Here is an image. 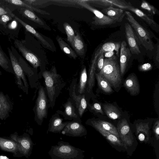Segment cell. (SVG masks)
<instances>
[{"label": "cell", "mask_w": 159, "mask_h": 159, "mask_svg": "<svg viewBox=\"0 0 159 159\" xmlns=\"http://www.w3.org/2000/svg\"><path fill=\"white\" fill-rule=\"evenodd\" d=\"M25 32L24 39L20 40L16 39H14V46L23 57L34 68L37 69L41 65L40 51L36 45L37 41L30 33L27 31Z\"/></svg>", "instance_id": "cell-1"}, {"label": "cell", "mask_w": 159, "mask_h": 159, "mask_svg": "<svg viewBox=\"0 0 159 159\" xmlns=\"http://www.w3.org/2000/svg\"><path fill=\"white\" fill-rule=\"evenodd\" d=\"M84 152L68 142L61 141L51 146L48 153L51 159H84Z\"/></svg>", "instance_id": "cell-2"}, {"label": "cell", "mask_w": 159, "mask_h": 159, "mask_svg": "<svg viewBox=\"0 0 159 159\" xmlns=\"http://www.w3.org/2000/svg\"><path fill=\"white\" fill-rule=\"evenodd\" d=\"M98 73L106 80L111 86L115 88L119 87L121 83L120 68L117 57L115 55L104 59L103 67Z\"/></svg>", "instance_id": "cell-3"}, {"label": "cell", "mask_w": 159, "mask_h": 159, "mask_svg": "<svg viewBox=\"0 0 159 159\" xmlns=\"http://www.w3.org/2000/svg\"><path fill=\"white\" fill-rule=\"evenodd\" d=\"M125 12L126 18L135 31L139 42L146 50L152 51L154 48L149 32L136 21L130 12L128 11Z\"/></svg>", "instance_id": "cell-4"}, {"label": "cell", "mask_w": 159, "mask_h": 159, "mask_svg": "<svg viewBox=\"0 0 159 159\" xmlns=\"http://www.w3.org/2000/svg\"><path fill=\"white\" fill-rule=\"evenodd\" d=\"M116 129L120 140L125 149L128 151L134 148V146L136 145V140L126 120L123 119L119 121Z\"/></svg>", "instance_id": "cell-5"}, {"label": "cell", "mask_w": 159, "mask_h": 159, "mask_svg": "<svg viewBox=\"0 0 159 159\" xmlns=\"http://www.w3.org/2000/svg\"><path fill=\"white\" fill-rule=\"evenodd\" d=\"M7 50L14 72L15 83L19 89L27 94L28 93L29 84L25 73L11 48L8 47Z\"/></svg>", "instance_id": "cell-6"}, {"label": "cell", "mask_w": 159, "mask_h": 159, "mask_svg": "<svg viewBox=\"0 0 159 159\" xmlns=\"http://www.w3.org/2000/svg\"><path fill=\"white\" fill-rule=\"evenodd\" d=\"M44 78L47 94L50 100L53 101L57 86L59 75L56 67L53 66L49 71L45 70L42 73Z\"/></svg>", "instance_id": "cell-7"}, {"label": "cell", "mask_w": 159, "mask_h": 159, "mask_svg": "<svg viewBox=\"0 0 159 159\" xmlns=\"http://www.w3.org/2000/svg\"><path fill=\"white\" fill-rule=\"evenodd\" d=\"M13 16L25 29L26 31L34 36L44 47L52 52L56 51L54 44L50 38L46 37L37 31L33 27L23 21L14 14Z\"/></svg>", "instance_id": "cell-8"}, {"label": "cell", "mask_w": 159, "mask_h": 159, "mask_svg": "<svg viewBox=\"0 0 159 159\" xmlns=\"http://www.w3.org/2000/svg\"><path fill=\"white\" fill-rule=\"evenodd\" d=\"M77 3L82 7L92 12L95 16L92 23L98 25H110L116 22L105 15L101 12L91 6L86 1H77Z\"/></svg>", "instance_id": "cell-9"}, {"label": "cell", "mask_w": 159, "mask_h": 159, "mask_svg": "<svg viewBox=\"0 0 159 159\" xmlns=\"http://www.w3.org/2000/svg\"><path fill=\"white\" fill-rule=\"evenodd\" d=\"M47 99L44 89H39L38 96L34 108L35 118L39 121H42L47 116Z\"/></svg>", "instance_id": "cell-10"}, {"label": "cell", "mask_w": 159, "mask_h": 159, "mask_svg": "<svg viewBox=\"0 0 159 159\" xmlns=\"http://www.w3.org/2000/svg\"><path fill=\"white\" fill-rule=\"evenodd\" d=\"M61 133L63 135L73 137H81L86 135L87 132L80 123L75 121L68 122Z\"/></svg>", "instance_id": "cell-11"}, {"label": "cell", "mask_w": 159, "mask_h": 159, "mask_svg": "<svg viewBox=\"0 0 159 159\" xmlns=\"http://www.w3.org/2000/svg\"><path fill=\"white\" fill-rule=\"evenodd\" d=\"M126 38L131 53L139 54L141 53L138 44V40L133 29L128 23L125 25Z\"/></svg>", "instance_id": "cell-12"}, {"label": "cell", "mask_w": 159, "mask_h": 159, "mask_svg": "<svg viewBox=\"0 0 159 159\" xmlns=\"http://www.w3.org/2000/svg\"><path fill=\"white\" fill-rule=\"evenodd\" d=\"M13 103L7 94L0 91V119L6 120L12 112Z\"/></svg>", "instance_id": "cell-13"}, {"label": "cell", "mask_w": 159, "mask_h": 159, "mask_svg": "<svg viewBox=\"0 0 159 159\" xmlns=\"http://www.w3.org/2000/svg\"><path fill=\"white\" fill-rule=\"evenodd\" d=\"M120 48V68L121 75H123L125 72L131 54L125 41H123L121 43Z\"/></svg>", "instance_id": "cell-14"}, {"label": "cell", "mask_w": 159, "mask_h": 159, "mask_svg": "<svg viewBox=\"0 0 159 159\" xmlns=\"http://www.w3.org/2000/svg\"><path fill=\"white\" fill-rule=\"evenodd\" d=\"M16 9L22 16L41 25L45 29L51 30L45 22L39 17L34 11L25 7H17Z\"/></svg>", "instance_id": "cell-15"}, {"label": "cell", "mask_w": 159, "mask_h": 159, "mask_svg": "<svg viewBox=\"0 0 159 159\" xmlns=\"http://www.w3.org/2000/svg\"><path fill=\"white\" fill-rule=\"evenodd\" d=\"M88 2L93 4L100 7H113L116 6L120 9H125L128 6L131 5L129 2H127L125 1L120 0H95L87 1Z\"/></svg>", "instance_id": "cell-16"}, {"label": "cell", "mask_w": 159, "mask_h": 159, "mask_svg": "<svg viewBox=\"0 0 159 159\" xmlns=\"http://www.w3.org/2000/svg\"><path fill=\"white\" fill-rule=\"evenodd\" d=\"M136 136L141 142L147 143L150 139L148 123H140L136 125Z\"/></svg>", "instance_id": "cell-17"}, {"label": "cell", "mask_w": 159, "mask_h": 159, "mask_svg": "<svg viewBox=\"0 0 159 159\" xmlns=\"http://www.w3.org/2000/svg\"><path fill=\"white\" fill-rule=\"evenodd\" d=\"M102 12L116 22H121L125 16L123 10L113 7H109L101 10Z\"/></svg>", "instance_id": "cell-18"}, {"label": "cell", "mask_w": 159, "mask_h": 159, "mask_svg": "<svg viewBox=\"0 0 159 159\" xmlns=\"http://www.w3.org/2000/svg\"><path fill=\"white\" fill-rule=\"evenodd\" d=\"M124 86L131 95H136L139 92V85L136 77L133 74L130 75L125 80Z\"/></svg>", "instance_id": "cell-19"}, {"label": "cell", "mask_w": 159, "mask_h": 159, "mask_svg": "<svg viewBox=\"0 0 159 159\" xmlns=\"http://www.w3.org/2000/svg\"><path fill=\"white\" fill-rule=\"evenodd\" d=\"M91 126L94 128H100L102 129L113 134L120 139L116 128L110 123L104 120H98L91 121Z\"/></svg>", "instance_id": "cell-20"}, {"label": "cell", "mask_w": 159, "mask_h": 159, "mask_svg": "<svg viewBox=\"0 0 159 159\" xmlns=\"http://www.w3.org/2000/svg\"><path fill=\"white\" fill-rule=\"evenodd\" d=\"M68 122H62V120L59 117H55L51 119L49 124L47 134L48 132L61 133Z\"/></svg>", "instance_id": "cell-21"}, {"label": "cell", "mask_w": 159, "mask_h": 159, "mask_svg": "<svg viewBox=\"0 0 159 159\" xmlns=\"http://www.w3.org/2000/svg\"><path fill=\"white\" fill-rule=\"evenodd\" d=\"M74 86L73 88L71 96L75 102L79 116L81 117L87 107V102L84 95H77L75 94V85Z\"/></svg>", "instance_id": "cell-22"}, {"label": "cell", "mask_w": 159, "mask_h": 159, "mask_svg": "<svg viewBox=\"0 0 159 159\" xmlns=\"http://www.w3.org/2000/svg\"><path fill=\"white\" fill-rule=\"evenodd\" d=\"M125 9L129 10L134 13L140 18L144 20L152 29L157 31V26L156 22L140 10L135 8L132 5L127 6Z\"/></svg>", "instance_id": "cell-23"}, {"label": "cell", "mask_w": 159, "mask_h": 159, "mask_svg": "<svg viewBox=\"0 0 159 159\" xmlns=\"http://www.w3.org/2000/svg\"><path fill=\"white\" fill-rule=\"evenodd\" d=\"M95 129L105 137L110 143L114 146L120 147L124 148V146L120 139L113 134L100 128H96Z\"/></svg>", "instance_id": "cell-24"}, {"label": "cell", "mask_w": 159, "mask_h": 159, "mask_svg": "<svg viewBox=\"0 0 159 159\" xmlns=\"http://www.w3.org/2000/svg\"><path fill=\"white\" fill-rule=\"evenodd\" d=\"M0 66L6 71L14 74L10 59L3 51L0 45Z\"/></svg>", "instance_id": "cell-25"}, {"label": "cell", "mask_w": 159, "mask_h": 159, "mask_svg": "<svg viewBox=\"0 0 159 159\" xmlns=\"http://www.w3.org/2000/svg\"><path fill=\"white\" fill-rule=\"evenodd\" d=\"M71 46L76 53L80 56L85 53V46L83 40L80 34L76 32Z\"/></svg>", "instance_id": "cell-26"}, {"label": "cell", "mask_w": 159, "mask_h": 159, "mask_svg": "<svg viewBox=\"0 0 159 159\" xmlns=\"http://www.w3.org/2000/svg\"><path fill=\"white\" fill-rule=\"evenodd\" d=\"M56 39L60 49L64 53L75 59L77 58V56L74 50L61 37L57 35Z\"/></svg>", "instance_id": "cell-27"}, {"label": "cell", "mask_w": 159, "mask_h": 159, "mask_svg": "<svg viewBox=\"0 0 159 159\" xmlns=\"http://www.w3.org/2000/svg\"><path fill=\"white\" fill-rule=\"evenodd\" d=\"M7 3L27 8L33 11L43 15H49L50 14L48 12L42 10L39 8L35 7L33 6L29 5L24 2L23 0H4Z\"/></svg>", "instance_id": "cell-28"}, {"label": "cell", "mask_w": 159, "mask_h": 159, "mask_svg": "<svg viewBox=\"0 0 159 159\" xmlns=\"http://www.w3.org/2000/svg\"><path fill=\"white\" fill-rule=\"evenodd\" d=\"M104 111L110 118L115 120L119 118L121 116L120 112L115 106L110 104L103 105Z\"/></svg>", "instance_id": "cell-29"}, {"label": "cell", "mask_w": 159, "mask_h": 159, "mask_svg": "<svg viewBox=\"0 0 159 159\" xmlns=\"http://www.w3.org/2000/svg\"><path fill=\"white\" fill-rule=\"evenodd\" d=\"M97 61L93 60L90 67L89 77L88 82V87L87 89L88 93H90L95 84L94 75L96 70Z\"/></svg>", "instance_id": "cell-30"}, {"label": "cell", "mask_w": 159, "mask_h": 159, "mask_svg": "<svg viewBox=\"0 0 159 159\" xmlns=\"http://www.w3.org/2000/svg\"><path fill=\"white\" fill-rule=\"evenodd\" d=\"M98 86L104 92L109 93L113 91L111 86L108 82L98 73H95Z\"/></svg>", "instance_id": "cell-31"}, {"label": "cell", "mask_w": 159, "mask_h": 159, "mask_svg": "<svg viewBox=\"0 0 159 159\" xmlns=\"http://www.w3.org/2000/svg\"><path fill=\"white\" fill-rule=\"evenodd\" d=\"M87 81L86 69V67H84L81 71L78 86V92L79 93L81 94L84 92Z\"/></svg>", "instance_id": "cell-32"}, {"label": "cell", "mask_w": 159, "mask_h": 159, "mask_svg": "<svg viewBox=\"0 0 159 159\" xmlns=\"http://www.w3.org/2000/svg\"><path fill=\"white\" fill-rule=\"evenodd\" d=\"M63 25L67 35V40L71 45L75 36V32L71 26L68 23L65 22Z\"/></svg>", "instance_id": "cell-33"}, {"label": "cell", "mask_w": 159, "mask_h": 159, "mask_svg": "<svg viewBox=\"0 0 159 159\" xmlns=\"http://www.w3.org/2000/svg\"><path fill=\"white\" fill-rule=\"evenodd\" d=\"M66 114L68 116L76 118L77 115L75 112L74 107L70 101H68L64 105Z\"/></svg>", "instance_id": "cell-34"}, {"label": "cell", "mask_w": 159, "mask_h": 159, "mask_svg": "<svg viewBox=\"0 0 159 159\" xmlns=\"http://www.w3.org/2000/svg\"><path fill=\"white\" fill-rule=\"evenodd\" d=\"M13 14L0 15V25H2L4 29L6 28L8 23L14 19L13 16Z\"/></svg>", "instance_id": "cell-35"}, {"label": "cell", "mask_w": 159, "mask_h": 159, "mask_svg": "<svg viewBox=\"0 0 159 159\" xmlns=\"http://www.w3.org/2000/svg\"><path fill=\"white\" fill-rule=\"evenodd\" d=\"M21 144L26 151V154H28L32 149L33 143L29 138H26L21 141Z\"/></svg>", "instance_id": "cell-36"}, {"label": "cell", "mask_w": 159, "mask_h": 159, "mask_svg": "<svg viewBox=\"0 0 159 159\" xmlns=\"http://www.w3.org/2000/svg\"><path fill=\"white\" fill-rule=\"evenodd\" d=\"M7 2L4 0H0V15L4 14H12L13 13L7 6Z\"/></svg>", "instance_id": "cell-37"}, {"label": "cell", "mask_w": 159, "mask_h": 159, "mask_svg": "<svg viewBox=\"0 0 159 159\" xmlns=\"http://www.w3.org/2000/svg\"><path fill=\"white\" fill-rule=\"evenodd\" d=\"M0 145L3 148L10 150H13L16 148V145L13 142L10 141L2 139H1Z\"/></svg>", "instance_id": "cell-38"}, {"label": "cell", "mask_w": 159, "mask_h": 159, "mask_svg": "<svg viewBox=\"0 0 159 159\" xmlns=\"http://www.w3.org/2000/svg\"><path fill=\"white\" fill-rule=\"evenodd\" d=\"M141 7V8L147 10L152 14L155 15L156 13L157 10L155 8L144 0L142 1Z\"/></svg>", "instance_id": "cell-39"}, {"label": "cell", "mask_w": 159, "mask_h": 159, "mask_svg": "<svg viewBox=\"0 0 159 159\" xmlns=\"http://www.w3.org/2000/svg\"><path fill=\"white\" fill-rule=\"evenodd\" d=\"M104 53L102 52L100 54L97 60L96 65L100 71L102 69L104 65Z\"/></svg>", "instance_id": "cell-40"}, {"label": "cell", "mask_w": 159, "mask_h": 159, "mask_svg": "<svg viewBox=\"0 0 159 159\" xmlns=\"http://www.w3.org/2000/svg\"><path fill=\"white\" fill-rule=\"evenodd\" d=\"M138 68L140 71H146L151 70L152 66L150 63H146L139 66Z\"/></svg>", "instance_id": "cell-41"}, {"label": "cell", "mask_w": 159, "mask_h": 159, "mask_svg": "<svg viewBox=\"0 0 159 159\" xmlns=\"http://www.w3.org/2000/svg\"><path fill=\"white\" fill-rule=\"evenodd\" d=\"M90 109L96 112L99 113L102 115L104 114L100 105L98 103H95L90 106Z\"/></svg>", "instance_id": "cell-42"}, {"label": "cell", "mask_w": 159, "mask_h": 159, "mask_svg": "<svg viewBox=\"0 0 159 159\" xmlns=\"http://www.w3.org/2000/svg\"><path fill=\"white\" fill-rule=\"evenodd\" d=\"M153 130L156 139L157 140L159 139V121L157 120L155 123L153 128Z\"/></svg>", "instance_id": "cell-43"}, {"label": "cell", "mask_w": 159, "mask_h": 159, "mask_svg": "<svg viewBox=\"0 0 159 159\" xmlns=\"http://www.w3.org/2000/svg\"><path fill=\"white\" fill-rule=\"evenodd\" d=\"M104 56L106 58H109L112 57L114 55L115 52L114 51H108L105 53Z\"/></svg>", "instance_id": "cell-44"}, {"label": "cell", "mask_w": 159, "mask_h": 159, "mask_svg": "<svg viewBox=\"0 0 159 159\" xmlns=\"http://www.w3.org/2000/svg\"><path fill=\"white\" fill-rule=\"evenodd\" d=\"M159 45H157V54L156 57V60L158 62L159 61Z\"/></svg>", "instance_id": "cell-45"}, {"label": "cell", "mask_w": 159, "mask_h": 159, "mask_svg": "<svg viewBox=\"0 0 159 159\" xmlns=\"http://www.w3.org/2000/svg\"><path fill=\"white\" fill-rule=\"evenodd\" d=\"M0 159H9L7 157L5 156H0Z\"/></svg>", "instance_id": "cell-46"}, {"label": "cell", "mask_w": 159, "mask_h": 159, "mask_svg": "<svg viewBox=\"0 0 159 159\" xmlns=\"http://www.w3.org/2000/svg\"><path fill=\"white\" fill-rule=\"evenodd\" d=\"M3 34V35H5L2 30L0 28V34Z\"/></svg>", "instance_id": "cell-47"}, {"label": "cell", "mask_w": 159, "mask_h": 159, "mask_svg": "<svg viewBox=\"0 0 159 159\" xmlns=\"http://www.w3.org/2000/svg\"><path fill=\"white\" fill-rule=\"evenodd\" d=\"M2 75V72L1 71V70H0V76Z\"/></svg>", "instance_id": "cell-48"}]
</instances>
